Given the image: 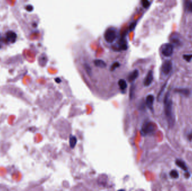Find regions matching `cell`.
Listing matches in <instances>:
<instances>
[{"instance_id":"d6986e66","label":"cell","mask_w":192,"mask_h":191,"mask_svg":"<svg viewBox=\"0 0 192 191\" xmlns=\"http://www.w3.org/2000/svg\"><path fill=\"white\" fill-rule=\"evenodd\" d=\"M120 65L119 62H116L115 63H114L112 65V66H111V69H110V70H111V71H113L115 70L116 69L117 67H119L120 66Z\"/></svg>"},{"instance_id":"e0dca14e","label":"cell","mask_w":192,"mask_h":191,"mask_svg":"<svg viewBox=\"0 0 192 191\" xmlns=\"http://www.w3.org/2000/svg\"><path fill=\"white\" fill-rule=\"evenodd\" d=\"M5 45H7L4 35H2L0 34V49L2 48Z\"/></svg>"},{"instance_id":"ba28073f","label":"cell","mask_w":192,"mask_h":191,"mask_svg":"<svg viewBox=\"0 0 192 191\" xmlns=\"http://www.w3.org/2000/svg\"><path fill=\"white\" fill-rule=\"evenodd\" d=\"M154 100V96L152 95H148L146 97V100H145L146 105L151 110H153Z\"/></svg>"},{"instance_id":"484cf974","label":"cell","mask_w":192,"mask_h":191,"mask_svg":"<svg viewBox=\"0 0 192 191\" xmlns=\"http://www.w3.org/2000/svg\"><path fill=\"white\" fill-rule=\"evenodd\" d=\"M55 81H56L57 83H60L61 82V79H60V78L58 77V78H55Z\"/></svg>"},{"instance_id":"83f0119b","label":"cell","mask_w":192,"mask_h":191,"mask_svg":"<svg viewBox=\"0 0 192 191\" xmlns=\"http://www.w3.org/2000/svg\"><path fill=\"white\" fill-rule=\"evenodd\" d=\"M125 191L124 190H119V191Z\"/></svg>"},{"instance_id":"4fadbf2b","label":"cell","mask_w":192,"mask_h":191,"mask_svg":"<svg viewBox=\"0 0 192 191\" xmlns=\"http://www.w3.org/2000/svg\"><path fill=\"white\" fill-rule=\"evenodd\" d=\"M118 84L120 86V89L121 90H125L127 87V86H128L126 81L124 79H120L118 82Z\"/></svg>"},{"instance_id":"d4e9b609","label":"cell","mask_w":192,"mask_h":191,"mask_svg":"<svg viewBox=\"0 0 192 191\" xmlns=\"http://www.w3.org/2000/svg\"><path fill=\"white\" fill-rule=\"evenodd\" d=\"M188 138L189 141H192V133H191L188 135Z\"/></svg>"},{"instance_id":"9c48e42d","label":"cell","mask_w":192,"mask_h":191,"mask_svg":"<svg viewBox=\"0 0 192 191\" xmlns=\"http://www.w3.org/2000/svg\"><path fill=\"white\" fill-rule=\"evenodd\" d=\"M139 76V71L137 70H135L133 72H132L129 76H128V80L130 82L134 81Z\"/></svg>"},{"instance_id":"3957f363","label":"cell","mask_w":192,"mask_h":191,"mask_svg":"<svg viewBox=\"0 0 192 191\" xmlns=\"http://www.w3.org/2000/svg\"><path fill=\"white\" fill-rule=\"evenodd\" d=\"M156 128L155 124L150 121L144 123L142 128V133L144 135H147L153 133Z\"/></svg>"},{"instance_id":"277c9868","label":"cell","mask_w":192,"mask_h":191,"mask_svg":"<svg viewBox=\"0 0 192 191\" xmlns=\"http://www.w3.org/2000/svg\"><path fill=\"white\" fill-rule=\"evenodd\" d=\"M4 37L6 40V44L8 45L10 44L14 43L17 39L18 35H17L16 33L15 32H14V31L9 30L5 34Z\"/></svg>"},{"instance_id":"cb8c5ba5","label":"cell","mask_w":192,"mask_h":191,"mask_svg":"<svg viewBox=\"0 0 192 191\" xmlns=\"http://www.w3.org/2000/svg\"><path fill=\"white\" fill-rule=\"evenodd\" d=\"M33 6L32 5H28L26 7V10L28 11H31L33 10Z\"/></svg>"},{"instance_id":"603a6c76","label":"cell","mask_w":192,"mask_h":191,"mask_svg":"<svg viewBox=\"0 0 192 191\" xmlns=\"http://www.w3.org/2000/svg\"><path fill=\"white\" fill-rule=\"evenodd\" d=\"M134 90V86H133H133H131V88H130V93H131L132 92V94L130 96V98H131V99H132V98H133V95H134V93H133Z\"/></svg>"},{"instance_id":"ffe728a7","label":"cell","mask_w":192,"mask_h":191,"mask_svg":"<svg viewBox=\"0 0 192 191\" xmlns=\"http://www.w3.org/2000/svg\"><path fill=\"white\" fill-rule=\"evenodd\" d=\"M142 5H143V6L144 7V8H148L150 5L149 1H147V0L142 1Z\"/></svg>"},{"instance_id":"8fae6325","label":"cell","mask_w":192,"mask_h":191,"mask_svg":"<svg viewBox=\"0 0 192 191\" xmlns=\"http://www.w3.org/2000/svg\"><path fill=\"white\" fill-rule=\"evenodd\" d=\"M94 64L97 67L105 68L107 66L105 62L101 59H96L94 61Z\"/></svg>"},{"instance_id":"ac0fdd59","label":"cell","mask_w":192,"mask_h":191,"mask_svg":"<svg viewBox=\"0 0 192 191\" xmlns=\"http://www.w3.org/2000/svg\"><path fill=\"white\" fill-rule=\"evenodd\" d=\"M84 68L86 70L87 74L89 75H91V74H92V69H91V68L90 67V66L88 63H85L84 64Z\"/></svg>"},{"instance_id":"4316f807","label":"cell","mask_w":192,"mask_h":191,"mask_svg":"<svg viewBox=\"0 0 192 191\" xmlns=\"http://www.w3.org/2000/svg\"><path fill=\"white\" fill-rule=\"evenodd\" d=\"M185 176L187 177V178H189V173H188V172H187L186 173V174H185Z\"/></svg>"},{"instance_id":"52a82bcc","label":"cell","mask_w":192,"mask_h":191,"mask_svg":"<svg viewBox=\"0 0 192 191\" xmlns=\"http://www.w3.org/2000/svg\"><path fill=\"white\" fill-rule=\"evenodd\" d=\"M154 80V74L152 71H149L144 80V85L145 86H149Z\"/></svg>"},{"instance_id":"30bf717a","label":"cell","mask_w":192,"mask_h":191,"mask_svg":"<svg viewBox=\"0 0 192 191\" xmlns=\"http://www.w3.org/2000/svg\"><path fill=\"white\" fill-rule=\"evenodd\" d=\"M175 163L176 164V165L179 167L180 168H181L183 171H187L188 170V168L185 164V163L182 160H180V159H177L175 161Z\"/></svg>"},{"instance_id":"5bb4252c","label":"cell","mask_w":192,"mask_h":191,"mask_svg":"<svg viewBox=\"0 0 192 191\" xmlns=\"http://www.w3.org/2000/svg\"><path fill=\"white\" fill-rule=\"evenodd\" d=\"M77 143V138L75 136H71L70 138V146L71 148H74Z\"/></svg>"},{"instance_id":"5b68a950","label":"cell","mask_w":192,"mask_h":191,"mask_svg":"<svg viewBox=\"0 0 192 191\" xmlns=\"http://www.w3.org/2000/svg\"><path fill=\"white\" fill-rule=\"evenodd\" d=\"M173 51V44L170 43H167L165 44L162 48V54L165 57H170L172 55Z\"/></svg>"},{"instance_id":"8992f818","label":"cell","mask_w":192,"mask_h":191,"mask_svg":"<svg viewBox=\"0 0 192 191\" xmlns=\"http://www.w3.org/2000/svg\"><path fill=\"white\" fill-rule=\"evenodd\" d=\"M173 68V64L170 61H166L163 62L162 66V72L163 74L167 75L171 71Z\"/></svg>"},{"instance_id":"7a4b0ae2","label":"cell","mask_w":192,"mask_h":191,"mask_svg":"<svg viewBox=\"0 0 192 191\" xmlns=\"http://www.w3.org/2000/svg\"><path fill=\"white\" fill-rule=\"evenodd\" d=\"M117 37V32L114 28H109L107 29L104 34V38L108 43H113Z\"/></svg>"},{"instance_id":"9a60e30c","label":"cell","mask_w":192,"mask_h":191,"mask_svg":"<svg viewBox=\"0 0 192 191\" xmlns=\"http://www.w3.org/2000/svg\"><path fill=\"white\" fill-rule=\"evenodd\" d=\"M186 9L189 12H192V1H188L185 3Z\"/></svg>"},{"instance_id":"44dd1931","label":"cell","mask_w":192,"mask_h":191,"mask_svg":"<svg viewBox=\"0 0 192 191\" xmlns=\"http://www.w3.org/2000/svg\"><path fill=\"white\" fill-rule=\"evenodd\" d=\"M184 59L187 62H190L192 59V55H185L183 56Z\"/></svg>"},{"instance_id":"7402d4cb","label":"cell","mask_w":192,"mask_h":191,"mask_svg":"<svg viewBox=\"0 0 192 191\" xmlns=\"http://www.w3.org/2000/svg\"><path fill=\"white\" fill-rule=\"evenodd\" d=\"M135 25H136V23H132L130 24V27H129V29H130V30L132 31V30H133V29H134L135 27Z\"/></svg>"},{"instance_id":"6da1fadb","label":"cell","mask_w":192,"mask_h":191,"mask_svg":"<svg viewBox=\"0 0 192 191\" xmlns=\"http://www.w3.org/2000/svg\"><path fill=\"white\" fill-rule=\"evenodd\" d=\"M164 111L169 126L171 127L174 124L175 117L173 113V102L169 93H167L165 96Z\"/></svg>"},{"instance_id":"2e32d148","label":"cell","mask_w":192,"mask_h":191,"mask_svg":"<svg viewBox=\"0 0 192 191\" xmlns=\"http://www.w3.org/2000/svg\"><path fill=\"white\" fill-rule=\"evenodd\" d=\"M170 177L173 178V179H177L179 178V173L176 170H173L171 172H170Z\"/></svg>"},{"instance_id":"7c38bea8","label":"cell","mask_w":192,"mask_h":191,"mask_svg":"<svg viewBox=\"0 0 192 191\" xmlns=\"http://www.w3.org/2000/svg\"><path fill=\"white\" fill-rule=\"evenodd\" d=\"M175 91L176 93H179L180 94H182L183 96H188L189 95V94H190L189 90L188 89H181V88L176 89Z\"/></svg>"}]
</instances>
